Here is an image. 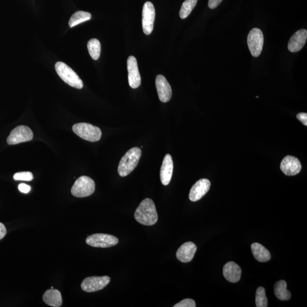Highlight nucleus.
I'll use <instances>...</instances> for the list:
<instances>
[{"instance_id":"nucleus-1","label":"nucleus","mask_w":307,"mask_h":307,"mask_svg":"<svg viewBox=\"0 0 307 307\" xmlns=\"http://www.w3.org/2000/svg\"><path fill=\"white\" fill-rule=\"evenodd\" d=\"M135 218L139 223L146 226H151L157 223L158 213L152 200L147 198L140 203L136 210Z\"/></svg>"},{"instance_id":"nucleus-2","label":"nucleus","mask_w":307,"mask_h":307,"mask_svg":"<svg viewBox=\"0 0 307 307\" xmlns=\"http://www.w3.org/2000/svg\"><path fill=\"white\" fill-rule=\"evenodd\" d=\"M141 149L139 147H133L127 151L121 158L118 168V174L122 177L127 176L137 166L140 157Z\"/></svg>"},{"instance_id":"nucleus-3","label":"nucleus","mask_w":307,"mask_h":307,"mask_svg":"<svg viewBox=\"0 0 307 307\" xmlns=\"http://www.w3.org/2000/svg\"><path fill=\"white\" fill-rule=\"evenodd\" d=\"M55 70L59 77L65 82L77 89L83 87V83L76 73L64 62H58L55 64Z\"/></svg>"},{"instance_id":"nucleus-4","label":"nucleus","mask_w":307,"mask_h":307,"mask_svg":"<svg viewBox=\"0 0 307 307\" xmlns=\"http://www.w3.org/2000/svg\"><path fill=\"white\" fill-rule=\"evenodd\" d=\"M72 130L80 138L88 141L97 142L102 137L101 129L90 124H76L73 126Z\"/></svg>"},{"instance_id":"nucleus-5","label":"nucleus","mask_w":307,"mask_h":307,"mask_svg":"<svg viewBox=\"0 0 307 307\" xmlns=\"http://www.w3.org/2000/svg\"><path fill=\"white\" fill-rule=\"evenodd\" d=\"M95 183L93 179L87 176H82L77 179L72 187L71 193L74 197L84 198L94 194Z\"/></svg>"},{"instance_id":"nucleus-6","label":"nucleus","mask_w":307,"mask_h":307,"mask_svg":"<svg viewBox=\"0 0 307 307\" xmlns=\"http://www.w3.org/2000/svg\"><path fill=\"white\" fill-rule=\"evenodd\" d=\"M247 42L251 55L254 57L260 56L264 42L263 33L261 30L258 28L251 30L247 36Z\"/></svg>"},{"instance_id":"nucleus-7","label":"nucleus","mask_w":307,"mask_h":307,"mask_svg":"<svg viewBox=\"0 0 307 307\" xmlns=\"http://www.w3.org/2000/svg\"><path fill=\"white\" fill-rule=\"evenodd\" d=\"M86 243L92 247L106 248L116 245L118 243V239L112 235L97 234L88 236Z\"/></svg>"},{"instance_id":"nucleus-8","label":"nucleus","mask_w":307,"mask_h":307,"mask_svg":"<svg viewBox=\"0 0 307 307\" xmlns=\"http://www.w3.org/2000/svg\"><path fill=\"white\" fill-rule=\"evenodd\" d=\"M33 133L31 129L27 126L21 125L14 129L7 138L9 145L30 141L33 138Z\"/></svg>"},{"instance_id":"nucleus-9","label":"nucleus","mask_w":307,"mask_h":307,"mask_svg":"<svg viewBox=\"0 0 307 307\" xmlns=\"http://www.w3.org/2000/svg\"><path fill=\"white\" fill-rule=\"evenodd\" d=\"M110 281V277L108 276L88 277L83 280L81 287L87 293H93L102 290L108 285Z\"/></svg>"},{"instance_id":"nucleus-10","label":"nucleus","mask_w":307,"mask_h":307,"mask_svg":"<svg viewBox=\"0 0 307 307\" xmlns=\"http://www.w3.org/2000/svg\"><path fill=\"white\" fill-rule=\"evenodd\" d=\"M155 17L154 5L151 2H146L142 10V28L143 33L146 35H150L153 31Z\"/></svg>"},{"instance_id":"nucleus-11","label":"nucleus","mask_w":307,"mask_h":307,"mask_svg":"<svg viewBox=\"0 0 307 307\" xmlns=\"http://www.w3.org/2000/svg\"><path fill=\"white\" fill-rule=\"evenodd\" d=\"M127 68L129 86L133 89L137 88L141 83V77L139 72L137 61L135 57L128 59Z\"/></svg>"},{"instance_id":"nucleus-12","label":"nucleus","mask_w":307,"mask_h":307,"mask_svg":"<svg viewBox=\"0 0 307 307\" xmlns=\"http://www.w3.org/2000/svg\"><path fill=\"white\" fill-rule=\"evenodd\" d=\"M280 170L286 175L294 176L301 172V163L297 158L288 155L281 162Z\"/></svg>"},{"instance_id":"nucleus-13","label":"nucleus","mask_w":307,"mask_h":307,"mask_svg":"<svg viewBox=\"0 0 307 307\" xmlns=\"http://www.w3.org/2000/svg\"><path fill=\"white\" fill-rule=\"evenodd\" d=\"M159 98L162 102H167L172 97V89L168 81L163 75H159L155 79Z\"/></svg>"},{"instance_id":"nucleus-14","label":"nucleus","mask_w":307,"mask_h":307,"mask_svg":"<svg viewBox=\"0 0 307 307\" xmlns=\"http://www.w3.org/2000/svg\"><path fill=\"white\" fill-rule=\"evenodd\" d=\"M210 182L208 179H202L198 181L190 190L189 198L192 202L201 200L210 189Z\"/></svg>"},{"instance_id":"nucleus-15","label":"nucleus","mask_w":307,"mask_h":307,"mask_svg":"<svg viewBox=\"0 0 307 307\" xmlns=\"http://www.w3.org/2000/svg\"><path fill=\"white\" fill-rule=\"evenodd\" d=\"M197 250V247L194 242L184 243L177 250L176 254V258L183 263H188L193 260Z\"/></svg>"},{"instance_id":"nucleus-16","label":"nucleus","mask_w":307,"mask_h":307,"mask_svg":"<svg viewBox=\"0 0 307 307\" xmlns=\"http://www.w3.org/2000/svg\"><path fill=\"white\" fill-rule=\"evenodd\" d=\"M307 39V31L305 29L299 30L291 36L288 42V49L291 53H297L305 46Z\"/></svg>"},{"instance_id":"nucleus-17","label":"nucleus","mask_w":307,"mask_h":307,"mask_svg":"<svg viewBox=\"0 0 307 307\" xmlns=\"http://www.w3.org/2000/svg\"><path fill=\"white\" fill-rule=\"evenodd\" d=\"M173 169V164L171 155L166 154L163 161L161 169V182L164 186H168L171 181Z\"/></svg>"},{"instance_id":"nucleus-18","label":"nucleus","mask_w":307,"mask_h":307,"mask_svg":"<svg viewBox=\"0 0 307 307\" xmlns=\"http://www.w3.org/2000/svg\"><path fill=\"white\" fill-rule=\"evenodd\" d=\"M242 271L239 266L234 262H229L223 268V275L229 282L237 283L241 278Z\"/></svg>"},{"instance_id":"nucleus-19","label":"nucleus","mask_w":307,"mask_h":307,"mask_svg":"<svg viewBox=\"0 0 307 307\" xmlns=\"http://www.w3.org/2000/svg\"><path fill=\"white\" fill-rule=\"evenodd\" d=\"M43 300L46 304L51 307H59L62 305V298L60 292L54 288L45 292L43 295Z\"/></svg>"},{"instance_id":"nucleus-20","label":"nucleus","mask_w":307,"mask_h":307,"mask_svg":"<svg viewBox=\"0 0 307 307\" xmlns=\"http://www.w3.org/2000/svg\"><path fill=\"white\" fill-rule=\"evenodd\" d=\"M251 249L254 258L258 261L266 262L271 260V253L261 244L257 242L253 243L251 245Z\"/></svg>"},{"instance_id":"nucleus-21","label":"nucleus","mask_w":307,"mask_h":307,"mask_svg":"<svg viewBox=\"0 0 307 307\" xmlns=\"http://www.w3.org/2000/svg\"><path fill=\"white\" fill-rule=\"evenodd\" d=\"M274 293L276 297L280 301H288L291 297L290 292L287 290V283L283 280L275 284Z\"/></svg>"},{"instance_id":"nucleus-22","label":"nucleus","mask_w":307,"mask_h":307,"mask_svg":"<svg viewBox=\"0 0 307 307\" xmlns=\"http://www.w3.org/2000/svg\"><path fill=\"white\" fill-rule=\"evenodd\" d=\"M92 15L91 13L84 12V11H77L74 13L69 21L70 28H73L82 22L91 20Z\"/></svg>"},{"instance_id":"nucleus-23","label":"nucleus","mask_w":307,"mask_h":307,"mask_svg":"<svg viewBox=\"0 0 307 307\" xmlns=\"http://www.w3.org/2000/svg\"><path fill=\"white\" fill-rule=\"evenodd\" d=\"M89 54L95 61H97L101 56V44L99 40L96 38L89 40L87 44Z\"/></svg>"},{"instance_id":"nucleus-24","label":"nucleus","mask_w":307,"mask_h":307,"mask_svg":"<svg viewBox=\"0 0 307 307\" xmlns=\"http://www.w3.org/2000/svg\"><path fill=\"white\" fill-rule=\"evenodd\" d=\"M198 0H186L181 6L179 15L182 19L186 18L193 10L196 5H197Z\"/></svg>"},{"instance_id":"nucleus-25","label":"nucleus","mask_w":307,"mask_h":307,"mask_svg":"<svg viewBox=\"0 0 307 307\" xmlns=\"http://www.w3.org/2000/svg\"><path fill=\"white\" fill-rule=\"evenodd\" d=\"M256 304L257 307H267L268 298L266 297L265 289L263 287L257 288L256 295Z\"/></svg>"},{"instance_id":"nucleus-26","label":"nucleus","mask_w":307,"mask_h":307,"mask_svg":"<svg viewBox=\"0 0 307 307\" xmlns=\"http://www.w3.org/2000/svg\"><path fill=\"white\" fill-rule=\"evenodd\" d=\"M34 178L31 172H21L15 173L13 179L15 180L31 181Z\"/></svg>"},{"instance_id":"nucleus-27","label":"nucleus","mask_w":307,"mask_h":307,"mask_svg":"<svg viewBox=\"0 0 307 307\" xmlns=\"http://www.w3.org/2000/svg\"><path fill=\"white\" fill-rule=\"evenodd\" d=\"M197 307L196 303L193 299H186L184 300L177 303L176 305L173 306V307Z\"/></svg>"},{"instance_id":"nucleus-28","label":"nucleus","mask_w":307,"mask_h":307,"mask_svg":"<svg viewBox=\"0 0 307 307\" xmlns=\"http://www.w3.org/2000/svg\"><path fill=\"white\" fill-rule=\"evenodd\" d=\"M18 189L24 194H28L31 191V187L28 185L22 183L18 186Z\"/></svg>"},{"instance_id":"nucleus-29","label":"nucleus","mask_w":307,"mask_h":307,"mask_svg":"<svg viewBox=\"0 0 307 307\" xmlns=\"http://www.w3.org/2000/svg\"><path fill=\"white\" fill-rule=\"evenodd\" d=\"M298 119L306 126H307V114L306 113H299L297 114Z\"/></svg>"},{"instance_id":"nucleus-30","label":"nucleus","mask_w":307,"mask_h":307,"mask_svg":"<svg viewBox=\"0 0 307 307\" xmlns=\"http://www.w3.org/2000/svg\"><path fill=\"white\" fill-rule=\"evenodd\" d=\"M222 1L223 0H209L208 6L210 9H215L216 7L220 5Z\"/></svg>"},{"instance_id":"nucleus-31","label":"nucleus","mask_w":307,"mask_h":307,"mask_svg":"<svg viewBox=\"0 0 307 307\" xmlns=\"http://www.w3.org/2000/svg\"><path fill=\"white\" fill-rule=\"evenodd\" d=\"M6 234V229L5 225L0 223V239H2Z\"/></svg>"}]
</instances>
